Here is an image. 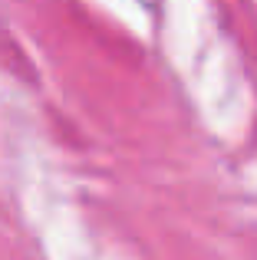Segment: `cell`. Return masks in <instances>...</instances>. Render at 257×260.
<instances>
[{
	"label": "cell",
	"mask_w": 257,
	"mask_h": 260,
	"mask_svg": "<svg viewBox=\"0 0 257 260\" xmlns=\"http://www.w3.org/2000/svg\"><path fill=\"white\" fill-rule=\"evenodd\" d=\"M142 7H148V10H155V7H158V0H139Z\"/></svg>",
	"instance_id": "cell-1"
}]
</instances>
